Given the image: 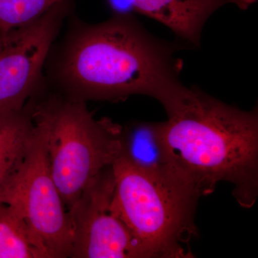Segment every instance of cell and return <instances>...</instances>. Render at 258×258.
I'll return each instance as SVG.
<instances>
[{"instance_id": "13", "label": "cell", "mask_w": 258, "mask_h": 258, "mask_svg": "<svg viewBox=\"0 0 258 258\" xmlns=\"http://www.w3.org/2000/svg\"><path fill=\"white\" fill-rule=\"evenodd\" d=\"M1 48H2V41H1V39H0V50H1Z\"/></svg>"}, {"instance_id": "6", "label": "cell", "mask_w": 258, "mask_h": 258, "mask_svg": "<svg viewBox=\"0 0 258 258\" xmlns=\"http://www.w3.org/2000/svg\"><path fill=\"white\" fill-rule=\"evenodd\" d=\"M73 13L74 1L62 0L0 37V111L23 110L41 88L51 49Z\"/></svg>"}, {"instance_id": "5", "label": "cell", "mask_w": 258, "mask_h": 258, "mask_svg": "<svg viewBox=\"0 0 258 258\" xmlns=\"http://www.w3.org/2000/svg\"><path fill=\"white\" fill-rule=\"evenodd\" d=\"M0 203L26 222L45 258L71 257L69 210L51 174L43 136L35 124L23 161L0 188Z\"/></svg>"}, {"instance_id": "10", "label": "cell", "mask_w": 258, "mask_h": 258, "mask_svg": "<svg viewBox=\"0 0 258 258\" xmlns=\"http://www.w3.org/2000/svg\"><path fill=\"white\" fill-rule=\"evenodd\" d=\"M120 141V154L134 165L149 171L169 168L161 122H130L122 127Z\"/></svg>"}, {"instance_id": "1", "label": "cell", "mask_w": 258, "mask_h": 258, "mask_svg": "<svg viewBox=\"0 0 258 258\" xmlns=\"http://www.w3.org/2000/svg\"><path fill=\"white\" fill-rule=\"evenodd\" d=\"M66 24L44 70L50 91L84 102L144 95L159 101L168 117L189 101L193 88L181 83L183 63L176 56L191 47L188 44L154 36L135 15L112 14L106 21L92 24L73 13Z\"/></svg>"}, {"instance_id": "3", "label": "cell", "mask_w": 258, "mask_h": 258, "mask_svg": "<svg viewBox=\"0 0 258 258\" xmlns=\"http://www.w3.org/2000/svg\"><path fill=\"white\" fill-rule=\"evenodd\" d=\"M28 103L43 136L52 178L69 210L120 155L122 126L106 117L97 119L86 102L64 98L45 84Z\"/></svg>"}, {"instance_id": "2", "label": "cell", "mask_w": 258, "mask_h": 258, "mask_svg": "<svg viewBox=\"0 0 258 258\" xmlns=\"http://www.w3.org/2000/svg\"><path fill=\"white\" fill-rule=\"evenodd\" d=\"M169 169L200 196L230 183L241 207L258 197V108L243 111L194 87L184 106L161 122Z\"/></svg>"}, {"instance_id": "4", "label": "cell", "mask_w": 258, "mask_h": 258, "mask_svg": "<svg viewBox=\"0 0 258 258\" xmlns=\"http://www.w3.org/2000/svg\"><path fill=\"white\" fill-rule=\"evenodd\" d=\"M117 210L151 258H191L200 195L169 168L149 171L121 154L112 164Z\"/></svg>"}, {"instance_id": "8", "label": "cell", "mask_w": 258, "mask_h": 258, "mask_svg": "<svg viewBox=\"0 0 258 258\" xmlns=\"http://www.w3.org/2000/svg\"><path fill=\"white\" fill-rule=\"evenodd\" d=\"M257 0H106L112 14H139L165 25L191 47H200L202 32L217 10L235 5L248 9Z\"/></svg>"}, {"instance_id": "11", "label": "cell", "mask_w": 258, "mask_h": 258, "mask_svg": "<svg viewBox=\"0 0 258 258\" xmlns=\"http://www.w3.org/2000/svg\"><path fill=\"white\" fill-rule=\"evenodd\" d=\"M0 258H45L26 222L0 203Z\"/></svg>"}, {"instance_id": "9", "label": "cell", "mask_w": 258, "mask_h": 258, "mask_svg": "<svg viewBox=\"0 0 258 258\" xmlns=\"http://www.w3.org/2000/svg\"><path fill=\"white\" fill-rule=\"evenodd\" d=\"M34 132L28 102L20 111H0V188L23 161Z\"/></svg>"}, {"instance_id": "7", "label": "cell", "mask_w": 258, "mask_h": 258, "mask_svg": "<svg viewBox=\"0 0 258 258\" xmlns=\"http://www.w3.org/2000/svg\"><path fill=\"white\" fill-rule=\"evenodd\" d=\"M114 191L111 166L90 182L69 210L71 257L151 258L117 210Z\"/></svg>"}, {"instance_id": "12", "label": "cell", "mask_w": 258, "mask_h": 258, "mask_svg": "<svg viewBox=\"0 0 258 258\" xmlns=\"http://www.w3.org/2000/svg\"><path fill=\"white\" fill-rule=\"evenodd\" d=\"M62 0H0V37L41 16Z\"/></svg>"}]
</instances>
